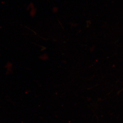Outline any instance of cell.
<instances>
[{"label":"cell","instance_id":"obj_1","mask_svg":"<svg viewBox=\"0 0 123 123\" xmlns=\"http://www.w3.org/2000/svg\"><path fill=\"white\" fill-rule=\"evenodd\" d=\"M40 59L43 60L45 61L48 59L49 56L47 54H44L42 55H40Z\"/></svg>","mask_w":123,"mask_h":123},{"label":"cell","instance_id":"obj_2","mask_svg":"<svg viewBox=\"0 0 123 123\" xmlns=\"http://www.w3.org/2000/svg\"><path fill=\"white\" fill-rule=\"evenodd\" d=\"M58 8L56 7H53V9H52V11L54 13H56L58 11Z\"/></svg>","mask_w":123,"mask_h":123}]
</instances>
